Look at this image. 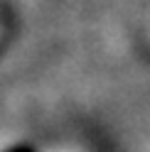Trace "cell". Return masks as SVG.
Listing matches in <instances>:
<instances>
[{"instance_id": "cell-1", "label": "cell", "mask_w": 150, "mask_h": 152, "mask_svg": "<svg viewBox=\"0 0 150 152\" xmlns=\"http://www.w3.org/2000/svg\"><path fill=\"white\" fill-rule=\"evenodd\" d=\"M0 152H32L30 145H3Z\"/></svg>"}]
</instances>
